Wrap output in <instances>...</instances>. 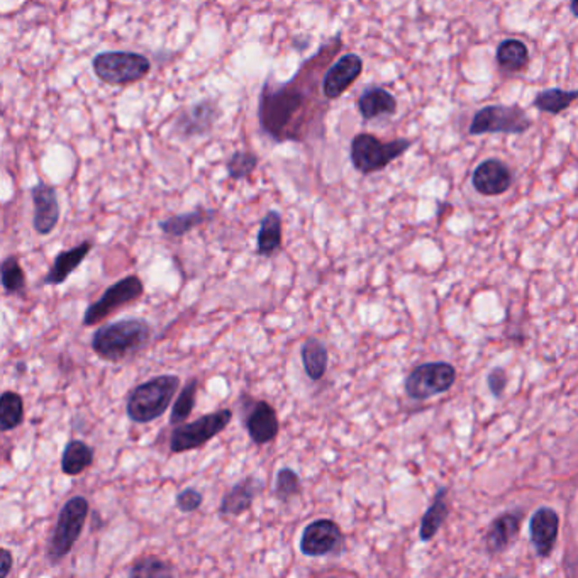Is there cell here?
I'll list each match as a JSON object with an SVG mask.
<instances>
[{
	"instance_id": "9a60e30c",
	"label": "cell",
	"mask_w": 578,
	"mask_h": 578,
	"mask_svg": "<svg viewBox=\"0 0 578 578\" xmlns=\"http://www.w3.org/2000/svg\"><path fill=\"white\" fill-rule=\"evenodd\" d=\"M471 183L475 191L485 197L502 195L508 192L512 185V172L502 160L489 158L475 168Z\"/></svg>"
},
{
	"instance_id": "ffe728a7",
	"label": "cell",
	"mask_w": 578,
	"mask_h": 578,
	"mask_svg": "<svg viewBox=\"0 0 578 578\" xmlns=\"http://www.w3.org/2000/svg\"><path fill=\"white\" fill-rule=\"evenodd\" d=\"M359 110L365 121L388 117L397 112V98L382 87H370L359 96Z\"/></svg>"
},
{
	"instance_id": "4fadbf2b",
	"label": "cell",
	"mask_w": 578,
	"mask_h": 578,
	"mask_svg": "<svg viewBox=\"0 0 578 578\" xmlns=\"http://www.w3.org/2000/svg\"><path fill=\"white\" fill-rule=\"evenodd\" d=\"M219 114V107L214 100H200L180 114L175 121V131L182 138L204 136L212 131Z\"/></svg>"
},
{
	"instance_id": "1f68e13d",
	"label": "cell",
	"mask_w": 578,
	"mask_h": 578,
	"mask_svg": "<svg viewBox=\"0 0 578 578\" xmlns=\"http://www.w3.org/2000/svg\"><path fill=\"white\" fill-rule=\"evenodd\" d=\"M303 492L299 475L292 469H282L276 473L275 496L280 502H289L292 497Z\"/></svg>"
},
{
	"instance_id": "7c38bea8",
	"label": "cell",
	"mask_w": 578,
	"mask_h": 578,
	"mask_svg": "<svg viewBox=\"0 0 578 578\" xmlns=\"http://www.w3.org/2000/svg\"><path fill=\"white\" fill-rule=\"evenodd\" d=\"M363 71V60L355 53L343 55L331 65L322 77V96L328 100H336L357 82Z\"/></svg>"
},
{
	"instance_id": "44dd1931",
	"label": "cell",
	"mask_w": 578,
	"mask_h": 578,
	"mask_svg": "<svg viewBox=\"0 0 578 578\" xmlns=\"http://www.w3.org/2000/svg\"><path fill=\"white\" fill-rule=\"evenodd\" d=\"M282 248V216L276 210H268L260 222L256 238V253L263 258L274 256Z\"/></svg>"
},
{
	"instance_id": "3957f363",
	"label": "cell",
	"mask_w": 578,
	"mask_h": 578,
	"mask_svg": "<svg viewBox=\"0 0 578 578\" xmlns=\"http://www.w3.org/2000/svg\"><path fill=\"white\" fill-rule=\"evenodd\" d=\"M180 387L177 375H158L136 387L126 404L127 417L136 424H148L165 414Z\"/></svg>"
},
{
	"instance_id": "d6a6232c",
	"label": "cell",
	"mask_w": 578,
	"mask_h": 578,
	"mask_svg": "<svg viewBox=\"0 0 578 578\" xmlns=\"http://www.w3.org/2000/svg\"><path fill=\"white\" fill-rule=\"evenodd\" d=\"M256 166H258V156L256 154L249 152H236L229 158L226 170H228V177L229 179L241 180L249 177L255 172Z\"/></svg>"
},
{
	"instance_id": "6da1fadb",
	"label": "cell",
	"mask_w": 578,
	"mask_h": 578,
	"mask_svg": "<svg viewBox=\"0 0 578 578\" xmlns=\"http://www.w3.org/2000/svg\"><path fill=\"white\" fill-rule=\"evenodd\" d=\"M295 82V79L282 85L266 82L263 87L258 117L263 131L275 141L299 139L295 121L307 107L309 97Z\"/></svg>"
},
{
	"instance_id": "4dcf8cb0",
	"label": "cell",
	"mask_w": 578,
	"mask_h": 578,
	"mask_svg": "<svg viewBox=\"0 0 578 578\" xmlns=\"http://www.w3.org/2000/svg\"><path fill=\"white\" fill-rule=\"evenodd\" d=\"M2 287L7 294H23L26 290V274L17 256H7L2 265Z\"/></svg>"
},
{
	"instance_id": "277c9868",
	"label": "cell",
	"mask_w": 578,
	"mask_h": 578,
	"mask_svg": "<svg viewBox=\"0 0 578 578\" xmlns=\"http://www.w3.org/2000/svg\"><path fill=\"white\" fill-rule=\"evenodd\" d=\"M413 139L380 141L370 133L357 135L350 146V158L355 170L363 175H372L396 162L413 146Z\"/></svg>"
},
{
	"instance_id": "74e56055",
	"label": "cell",
	"mask_w": 578,
	"mask_h": 578,
	"mask_svg": "<svg viewBox=\"0 0 578 578\" xmlns=\"http://www.w3.org/2000/svg\"><path fill=\"white\" fill-rule=\"evenodd\" d=\"M570 9H572V14L578 17V0H572V2H570Z\"/></svg>"
},
{
	"instance_id": "9c48e42d",
	"label": "cell",
	"mask_w": 578,
	"mask_h": 578,
	"mask_svg": "<svg viewBox=\"0 0 578 578\" xmlns=\"http://www.w3.org/2000/svg\"><path fill=\"white\" fill-rule=\"evenodd\" d=\"M143 294H144V285L138 275H127L117 280L114 285H110L109 289L104 290L98 301L87 307L83 314V326L87 328L96 326L97 322L104 321L117 309L141 299Z\"/></svg>"
},
{
	"instance_id": "52a82bcc",
	"label": "cell",
	"mask_w": 578,
	"mask_h": 578,
	"mask_svg": "<svg viewBox=\"0 0 578 578\" xmlns=\"http://www.w3.org/2000/svg\"><path fill=\"white\" fill-rule=\"evenodd\" d=\"M92 69L102 82L129 85L143 80L150 73L152 61L133 51H104L94 58Z\"/></svg>"
},
{
	"instance_id": "30bf717a",
	"label": "cell",
	"mask_w": 578,
	"mask_h": 578,
	"mask_svg": "<svg viewBox=\"0 0 578 578\" xmlns=\"http://www.w3.org/2000/svg\"><path fill=\"white\" fill-rule=\"evenodd\" d=\"M456 372L450 363H427L411 372L406 380V392L415 400L429 399L453 386Z\"/></svg>"
},
{
	"instance_id": "5bb4252c",
	"label": "cell",
	"mask_w": 578,
	"mask_h": 578,
	"mask_svg": "<svg viewBox=\"0 0 578 578\" xmlns=\"http://www.w3.org/2000/svg\"><path fill=\"white\" fill-rule=\"evenodd\" d=\"M31 197L34 204L33 226L36 233L42 236L51 235L60 222V212H61L55 187L40 182L31 189Z\"/></svg>"
},
{
	"instance_id": "4316f807",
	"label": "cell",
	"mask_w": 578,
	"mask_h": 578,
	"mask_svg": "<svg viewBox=\"0 0 578 578\" xmlns=\"http://www.w3.org/2000/svg\"><path fill=\"white\" fill-rule=\"evenodd\" d=\"M575 100H578L577 90H564V89H546L537 92L533 106L537 110L550 114V116H558L564 110L568 109Z\"/></svg>"
},
{
	"instance_id": "7a4b0ae2",
	"label": "cell",
	"mask_w": 578,
	"mask_h": 578,
	"mask_svg": "<svg viewBox=\"0 0 578 578\" xmlns=\"http://www.w3.org/2000/svg\"><path fill=\"white\" fill-rule=\"evenodd\" d=\"M152 338V328L144 319H123L98 328L92 338V350L98 359L123 361L139 353Z\"/></svg>"
},
{
	"instance_id": "2e32d148",
	"label": "cell",
	"mask_w": 578,
	"mask_h": 578,
	"mask_svg": "<svg viewBox=\"0 0 578 578\" xmlns=\"http://www.w3.org/2000/svg\"><path fill=\"white\" fill-rule=\"evenodd\" d=\"M245 426L255 444L263 446L272 443L280 431V423L274 406H270L266 400H255L247 414Z\"/></svg>"
},
{
	"instance_id": "ba28073f",
	"label": "cell",
	"mask_w": 578,
	"mask_h": 578,
	"mask_svg": "<svg viewBox=\"0 0 578 578\" xmlns=\"http://www.w3.org/2000/svg\"><path fill=\"white\" fill-rule=\"evenodd\" d=\"M233 421L231 409H220L216 413H209L189 424H182L173 429L170 436V452L172 453H185L192 452L206 443L216 438L229 423Z\"/></svg>"
},
{
	"instance_id": "5b68a950",
	"label": "cell",
	"mask_w": 578,
	"mask_h": 578,
	"mask_svg": "<svg viewBox=\"0 0 578 578\" xmlns=\"http://www.w3.org/2000/svg\"><path fill=\"white\" fill-rule=\"evenodd\" d=\"M89 510V500L82 496L71 497L63 504L46 546V558L50 564H60L65 556H69L82 535Z\"/></svg>"
},
{
	"instance_id": "d590c367",
	"label": "cell",
	"mask_w": 578,
	"mask_h": 578,
	"mask_svg": "<svg viewBox=\"0 0 578 578\" xmlns=\"http://www.w3.org/2000/svg\"><path fill=\"white\" fill-rule=\"evenodd\" d=\"M489 386L492 388L494 396H500V394L504 392L506 386H508V377H506V372H504V370H500V368H497V370L490 373V375H489Z\"/></svg>"
},
{
	"instance_id": "603a6c76",
	"label": "cell",
	"mask_w": 578,
	"mask_h": 578,
	"mask_svg": "<svg viewBox=\"0 0 578 578\" xmlns=\"http://www.w3.org/2000/svg\"><path fill=\"white\" fill-rule=\"evenodd\" d=\"M301 359H303V370L305 375L312 380L319 382L328 370V359L330 353L328 348L317 338H309L301 348Z\"/></svg>"
},
{
	"instance_id": "83f0119b",
	"label": "cell",
	"mask_w": 578,
	"mask_h": 578,
	"mask_svg": "<svg viewBox=\"0 0 578 578\" xmlns=\"http://www.w3.org/2000/svg\"><path fill=\"white\" fill-rule=\"evenodd\" d=\"M24 421V400L14 392L5 390L0 396V429L9 433L23 424Z\"/></svg>"
},
{
	"instance_id": "484cf974",
	"label": "cell",
	"mask_w": 578,
	"mask_h": 578,
	"mask_svg": "<svg viewBox=\"0 0 578 578\" xmlns=\"http://www.w3.org/2000/svg\"><path fill=\"white\" fill-rule=\"evenodd\" d=\"M496 58L500 69L517 73L527 67L529 50L521 40H504L497 46Z\"/></svg>"
},
{
	"instance_id": "d6986e66",
	"label": "cell",
	"mask_w": 578,
	"mask_h": 578,
	"mask_svg": "<svg viewBox=\"0 0 578 578\" xmlns=\"http://www.w3.org/2000/svg\"><path fill=\"white\" fill-rule=\"evenodd\" d=\"M92 249L90 241H83L75 248L63 249L56 255L55 262L50 272L42 278V285H61L69 280V276L82 265Z\"/></svg>"
},
{
	"instance_id": "f546056e",
	"label": "cell",
	"mask_w": 578,
	"mask_h": 578,
	"mask_svg": "<svg viewBox=\"0 0 578 578\" xmlns=\"http://www.w3.org/2000/svg\"><path fill=\"white\" fill-rule=\"evenodd\" d=\"M197 390H199V378H191L177 397V402L173 404L172 415H170V424L179 426L187 417L192 414L197 400Z\"/></svg>"
},
{
	"instance_id": "7402d4cb",
	"label": "cell",
	"mask_w": 578,
	"mask_h": 578,
	"mask_svg": "<svg viewBox=\"0 0 578 578\" xmlns=\"http://www.w3.org/2000/svg\"><path fill=\"white\" fill-rule=\"evenodd\" d=\"M94 456L96 452L92 446H89L82 440H71L63 450L61 470L69 477H77L92 467Z\"/></svg>"
},
{
	"instance_id": "f1b7e54d",
	"label": "cell",
	"mask_w": 578,
	"mask_h": 578,
	"mask_svg": "<svg viewBox=\"0 0 578 578\" xmlns=\"http://www.w3.org/2000/svg\"><path fill=\"white\" fill-rule=\"evenodd\" d=\"M127 575L136 578L173 577L175 566L158 556H143L131 564Z\"/></svg>"
},
{
	"instance_id": "8d00e7d4",
	"label": "cell",
	"mask_w": 578,
	"mask_h": 578,
	"mask_svg": "<svg viewBox=\"0 0 578 578\" xmlns=\"http://www.w3.org/2000/svg\"><path fill=\"white\" fill-rule=\"evenodd\" d=\"M0 564H2L0 577H9V573H11V570H13V564H14V556H13V553L7 550V548L0 551Z\"/></svg>"
},
{
	"instance_id": "ac0fdd59",
	"label": "cell",
	"mask_w": 578,
	"mask_h": 578,
	"mask_svg": "<svg viewBox=\"0 0 578 578\" xmlns=\"http://www.w3.org/2000/svg\"><path fill=\"white\" fill-rule=\"evenodd\" d=\"M558 514L550 508H541L531 517V539L537 555L546 558L555 548L558 536Z\"/></svg>"
},
{
	"instance_id": "e575fe53",
	"label": "cell",
	"mask_w": 578,
	"mask_h": 578,
	"mask_svg": "<svg viewBox=\"0 0 578 578\" xmlns=\"http://www.w3.org/2000/svg\"><path fill=\"white\" fill-rule=\"evenodd\" d=\"M202 502H204V496H202L197 489H192V487L183 489V490L179 492L177 497H175V506H177V509L185 512V514L199 509V508L202 506Z\"/></svg>"
},
{
	"instance_id": "8fae6325",
	"label": "cell",
	"mask_w": 578,
	"mask_h": 578,
	"mask_svg": "<svg viewBox=\"0 0 578 578\" xmlns=\"http://www.w3.org/2000/svg\"><path fill=\"white\" fill-rule=\"evenodd\" d=\"M343 545V531L332 519H316L305 526L299 541L301 553L305 556H326L338 553Z\"/></svg>"
},
{
	"instance_id": "836d02e7",
	"label": "cell",
	"mask_w": 578,
	"mask_h": 578,
	"mask_svg": "<svg viewBox=\"0 0 578 578\" xmlns=\"http://www.w3.org/2000/svg\"><path fill=\"white\" fill-rule=\"evenodd\" d=\"M444 492V490H443ZM443 492H441L438 499L434 500V504L429 508V510L426 512V516H424V519H423V526H421V537L427 541V539H431V537L436 535V531L440 529L441 524L444 521V517H446V514H448V510H446V504H444V500H443Z\"/></svg>"
},
{
	"instance_id": "d4e9b609",
	"label": "cell",
	"mask_w": 578,
	"mask_h": 578,
	"mask_svg": "<svg viewBox=\"0 0 578 578\" xmlns=\"http://www.w3.org/2000/svg\"><path fill=\"white\" fill-rule=\"evenodd\" d=\"M521 519L517 514H504L492 524L490 533L487 536V548L492 553H500L506 550L512 543V539L519 533Z\"/></svg>"
},
{
	"instance_id": "cb8c5ba5",
	"label": "cell",
	"mask_w": 578,
	"mask_h": 578,
	"mask_svg": "<svg viewBox=\"0 0 578 578\" xmlns=\"http://www.w3.org/2000/svg\"><path fill=\"white\" fill-rule=\"evenodd\" d=\"M214 216H216V210L199 207V209H195L192 212H185V214L172 216V218H168V219L162 220V222H160V229H162L166 236L182 238V236L191 233L197 226L204 224L206 220L212 219Z\"/></svg>"
},
{
	"instance_id": "e0dca14e",
	"label": "cell",
	"mask_w": 578,
	"mask_h": 578,
	"mask_svg": "<svg viewBox=\"0 0 578 578\" xmlns=\"http://www.w3.org/2000/svg\"><path fill=\"white\" fill-rule=\"evenodd\" d=\"M263 490V482L256 477H247L231 487L229 492L222 497L219 506L220 516L238 517L245 514L253 506L255 499Z\"/></svg>"
},
{
	"instance_id": "8992f818",
	"label": "cell",
	"mask_w": 578,
	"mask_h": 578,
	"mask_svg": "<svg viewBox=\"0 0 578 578\" xmlns=\"http://www.w3.org/2000/svg\"><path fill=\"white\" fill-rule=\"evenodd\" d=\"M533 127V119L519 106H485L475 112L470 136L482 135H524Z\"/></svg>"
}]
</instances>
